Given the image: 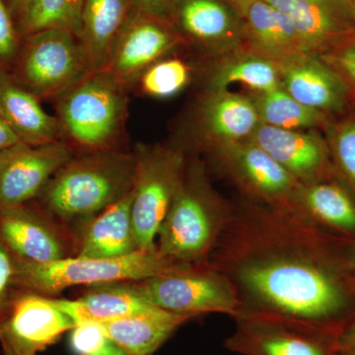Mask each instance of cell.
<instances>
[{
    "mask_svg": "<svg viewBox=\"0 0 355 355\" xmlns=\"http://www.w3.org/2000/svg\"><path fill=\"white\" fill-rule=\"evenodd\" d=\"M331 245L295 210L241 198L209 263L234 287L239 315L330 331L352 309L355 291V277Z\"/></svg>",
    "mask_w": 355,
    "mask_h": 355,
    "instance_id": "cell-1",
    "label": "cell"
},
{
    "mask_svg": "<svg viewBox=\"0 0 355 355\" xmlns=\"http://www.w3.org/2000/svg\"><path fill=\"white\" fill-rule=\"evenodd\" d=\"M135 168V154L128 149L76 153L34 202L69 233L76 248L88 224L132 191Z\"/></svg>",
    "mask_w": 355,
    "mask_h": 355,
    "instance_id": "cell-2",
    "label": "cell"
},
{
    "mask_svg": "<svg viewBox=\"0 0 355 355\" xmlns=\"http://www.w3.org/2000/svg\"><path fill=\"white\" fill-rule=\"evenodd\" d=\"M233 203L212 186L205 162L190 153L181 184L156 238V251L179 263L209 261L230 221Z\"/></svg>",
    "mask_w": 355,
    "mask_h": 355,
    "instance_id": "cell-3",
    "label": "cell"
},
{
    "mask_svg": "<svg viewBox=\"0 0 355 355\" xmlns=\"http://www.w3.org/2000/svg\"><path fill=\"white\" fill-rule=\"evenodd\" d=\"M128 94L108 72H89L53 102L60 141L74 154L128 149Z\"/></svg>",
    "mask_w": 355,
    "mask_h": 355,
    "instance_id": "cell-4",
    "label": "cell"
},
{
    "mask_svg": "<svg viewBox=\"0 0 355 355\" xmlns=\"http://www.w3.org/2000/svg\"><path fill=\"white\" fill-rule=\"evenodd\" d=\"M184 265L188 263L168 260L156 250L139 251L130 256L114 259L71 256L46 263L16 261L15 282L20 291L55 297L69 287L137 282Z\"/></svg>",
    "mask_w": 355,
    "mask_h": 355,
    "instance_id": "cell-5",
    "label": "cell"
},
{
    "mask_svg": "<svg viewBox=\"0 0 355 355\" xmlns=\"http://www.w3.org/2000/svg\"><path fill=\"white\" fill-rule=\"evenodd\" d=\"M135 168L132 219L141 251L156 250L159 228L177 193L190 153L178 142L139 144L133 147Z\"/></svg>",
    "mask_w": 355,
    "mask_h": 355,
    "instance_id": "cell-6",
    "label": "cell"
},
{
    "mask_svg": "<svg viewBox=\"0 0 355 355\" xmlns=\"http://www.w3.org/2000/svg\"><path fill=\"white\" fill-rule=\"evenodd\" d=\"M121 284L159 309L191 319L207 314L235 318L240 313L234 287L209 261Z\"/></svg>",
    "mask_w": 355,
    "mask_h": 355,
    "instance_id": "cell-7",
    "label": "cell"
},
{
    "mask_svg": "<svg viewBox=\"0 0 355 355\" xmlns=\"http://www.w3.org/2000/svg\"><path fill=\"white\" fill-rule=\"evenodd\" d=\"M91 71L78 37L50 29L22 37L8 72L40 101L53 103Z\"/></svg>",
    "mask_w": 355,
    "mask_h": 355,
    "instance_id": "cell-8",
    "label": "cell"
},
{
    "mask_svg": "<svg viewBox=\"0 0 355 355\" xmlns=\"http://www.w3.org/2000/svg\"><path fill=\"white\" fill-rule=\"evenodd\" d=\"M212 162L242 198L272 207L292 209L300 183L254 142H236L209 153Z\"/></svg>",
    "mask_w": 355,
    "mask_h": 355,
    "instance_id": "cell-9",
    "label": "cell"
},
{
    "mask_svg": "<svg viewBox=\"0 0 355 355\" xmlns=\"http://www.w3.org/2000/svg\"><path fill=\"white\" fill-rule=\"evenodd\" d=\"M184 48L186 44L171 21L133 8L102 70L130 91L151 64Z\"/></svg>",
    "mask_w": 355,
    "mask_h": 355,
    "instance_id": "cell-10",
    "label": "cell"
},
{
    "mask_svg": "<svg viewBox=\"0 0 355 355\" xmlns=\"http://www.w3.org/2000/svg\"><path fill=\"white\" fill-rule=\"evenodd\" d=\"M261 125L251 96L227 90H205L191 107L187 120V139L193 153L246 141ZM181 146V144H180Z\"/></svg>",
    "mask_w": 355,
    "mask_h": 355,
    "instance_id": "cell-11",
    "label": "cell"
},
{
    "mask_svg": "<svg viewBox=\"0 0 355 355\" xmlns=\"http://www.w3.org/2000/svg\"><path fill=\"white\" fill-rule=\"evenodd\" d=\"M235 329L224 340L229 352L240 355H335L338 340L329 331L286 320L240 314Z\"/></svg>",
    "mask_w": 355,
    "mask_h": 355,
    "instance_id": "cell-12",
    "label": "cell"
},
{
    "mask_svg": "<svg viewBox=\"0 0 355 355\" xmlns=\"http://www.w3.org/2000/svg\"><path fill=\"white\" fill-rule=\"evenodd\" d=\"M0 243L23 263H51L76 251L69 233L35 202L0 207Z\"/></svg>",
    "mask_w": 355,
    "mask_h": 355,
    "instance_id": "cell-13",
    "label": "cell"
},
{
    "mask_svg": "<svg viewBox=\"0 0 355 355\" xmlns=\"http://www.w3.org/2000/svg\"><path fill=\"white\" fill-rule=\"evenodd\" d=\"M170 21L187 48L214 60L246 46L244 18L225 0H180Z\"/></svg>",
    "mask_w": 355,
    "mask_h": 355,
    "instance_id": "cell-14",
    "label": "cell"
},
{
    "mask_svg": "<svg viewBox=\"0 0 355 355\" xmlns=\"http://www.w3.org/2000/svg\"><path fill=\"white\" fill-rule=\"evenodd\" d=\"M74 324L53 298L19 289L0 327V345L18 354L37 355L57 343Z\"/></svg>",
    "mask_w": 355,
    "mask_h": 355,
    "instance_id": "cell-15",
    "label": "cell"
},
{
    "mask_svg": "<svg viewBox=\"0 0 355 355\" xmlns=\"http://www.w3.org/2000/svg\"><path fill=\"white\" fill-rule=\"evenodd\" d=\"M73 155L60 140L40 146L20 144L0 169V207L34 202Z\"/></svg>",
    "mask_w": 355,
    "mask_h": 355,
    "instance_id": "cell-16",
    "label": "cell"
},
{
    "mask_svg": "<svg viewBox=\"0 0 355 355\" xmlns=\"http://www.w3.org/2000/svg\"><path fill=\"white\" fill-rule=\"evenodd\" d=\"M295 26L304 53L321 57L349 41L354 20L349 0H268Z\"/></svg>",
    "mask_w": 355,
    "mask_h": 355,
    "instance_id": "cell-17",
    "label": "cell"
},
{
    "mask_svg": "<svg viewBox=\"0 0 355 355\" xmlns=\"http://www.w3.org/2000/svg\"><path fill=\"white\" fill-rule=\"evenodd\" d=\"M249 140L272 156L298 183L327 180L328 154L318 135L261 123Z\"/></svg>",
    "mask_w": 355,
    "mask_h": 355,
    "instance_id": "cell-18",
    "label": "cell"
},
{
    "mask_svg": "<svg viewBox=\"0 0 355 355\" xmlns=\"http://www.w3.org/2000/svg\"><path fill=\"white\" fill-rule=\"evenodd\" d=\"M279 65L282 88L301 104L323 113L343 108L347 85L321 58L302 53Z\"/></svg>",
    "mask_w": 355,
    "mask_h": 355,
    "instance_id": "cell-19",
    "label": "cell"
},
{
    "mask_svg": "<svg viewBox=\"0 0 355 355\" xmlns=\"http://www.w3.org/2000/svg\"><path fill=\"white\" fill-rule=\"evenodd\" d=\"M0 118L26 146H40L60 140L57 119L44 111L36 96L0 72Z\"/></svg>",
    "mask_w": 355,
    "mask_h": 355,
    "instance_id": "cell-20",
    "label": "cell"
},
{
    "mask_svg": "<svg viewBox=\"0 0 355 355\" xmlns=\"http://www.w3.org/2000/svg\"><path fill=\"white\" fill-rule=\"evenodd\" d=\"M130 207L132 191L98 214L83 231L74 256L114 259L141 251L133 229Z\"/></svg>",
    "mask_w": 355,
    "mask_h": 355,
    "instance_id": "cell-21",
    "label": "cell"
},
{
    "mask_svg": "<svg viewBox=\"0 0 355 355\" xmlns=\"http://www.w3.org/2000/svg\"><path fill=\"white\" fill-rule=\"evenodd\" d=\"M244 20L246 46L254 53L277 64L306 53L289 16L268 0L250 7Z\"/></svg>",
    "mask_w": 355,
    "mask_h": 355,
    "instance_id": "cell-22",
    "label": "cell"
},
{
    "mask_svg": "<svg viewBox=\"0 0 355 355\" xmlns=\"http://www.w3.org/2000/svg\"><path fill=\"white\" fill-rule=\"evenodd\" d=\"M191 318L155 307L104 323L110 340L128 355H153Z\"/></svg>",
    "mask_w": 355,
    "mask_h": 355,
    "instance_id": "cell-23",
    "label": "cell"
},
{
    "mask_svg": "<svg viewBox=\"0 0 355 355\" xmlns=\"http://www.w3.org/2000/svg\"><path fill=\"white\" fill-rule=\"evenodd\" d=\"M205 78V90H227L235 83L246 86L253 93L282 87L279 64L247 46L216 58Z\"/></svg>",
    "mask_w": 355,
    "mask_h": 355,
    "instance_id": "cell-24",
    "label": "cell"
},
{
    "mask_svg": "<svg viewBox=\"0 0 355 355\" xmlns=\"http://www.w3.org/2000/svg\"><path fill=\"white\" fill-rule=\"evenodd\" d=\"M292 209L318 226L355 236V202L345 189L328 180L299 184Z\"/></svg>",
    "mask_w": 355,
    "mask_h": 355,
    "instance_id": "cell-25",
    "label": "cell"
},
{
    "mask_svg": "<svg viewBox=\"0 0 355 355\" xmlns=\"http://www.w3.org/2000/svg\"><path fill=\"white\" fill-rule=\"evenodd\" d=\"M132 0H85L79 37L92 70H102L114 40L132 12Z\"/></svg>",
    "mask_w": 355,
    "mask_h": 355,
    "instance_id": "cell-26",
    "label": "cell"
},
{
    "mask_svg": "<svg viewBox=\"0 0 355 355\" xmlns=\"http://www.w3.org/2000/svg\"><path fill=\"white\" fill-rule=\"evenodd\" d=\"M51 298L74 324L84 321L104 324L155 308L125 288L121 282L91 287L87 293L74 300Z\"/></svg>",
    "mask_w": 355,
    "mask_h": 355,
    "instance_id": "cell-27",
    "label": "cell"
},
{
    "mask_svg": "<svg viewBox=\"0 0 355 355\" xmlns=\"http://www.w3.org/2000/svg\"><path fill=\"white\" fill-rule=\"evenodd\" d=\"M261 123L282 130H304L324 123V113L309 108L292 98L282 87L251 96Z\"/></svg>",
    "mask_w": 355,
    "mask_h": 355,
    "instance_id": "cell-28",
    "label": "cell"
},
{
    "mask_svg": "<svg viewBox=\"0 0 355 355\" xmlns=\"http://www.w3.org/2000/svg\"><path fill=\"white\" fill-rule=\"evenodd\" d=\"M177 53L160 58L144 70L132 84L130 93L153 99H169L183 92L193 81L196 69L186 58L176 55Z\"/></svg>",
    "mask_w": 355,
    "mask_h": 355,
    "instance_id": "cell-29",
    "label": "cell"
},
{
    "mask_svg": "<svg viewBox=\"0 0 355 355\" xmlns=\"http://www.w3.org/2000/svg\"><path fill=\"white\" fill-rule=\"evenodd\" d=\"M85 0H33L17 24L21 36L57 29L80 37Z\"/></svg>",
    "mask_w": 355,
    "mask_h": 355,
    "instance_id": "cell-30",
    "label": "cell"
},
{
    "mask_svg": "<svg viewBox=\"0 0 355 355\" xmlns=\"http://www.w3.org/2000/svg\"><path fill=\"white\" fill-rule=\"evenodd\" d=\"M331 150L338 170L355 188V120L343 121L336 128Z\"/></svg>",
    "mask_w": 355,
    "mask_h": 355,
    "instance_id": "cell-31",
    "label": "cell"
},
{
    "mask_svg": "<svg viewBox=\"0 0 355 355\" xmlns=\"http://www.w3.org/2000/svg\"><path fill=\"white\" fill-rule=\"evenodd\" d=\"M69 333V347L76 355L98 354L110 343L104 324L99 322H79Z\"/></svg>",
    "mask_w": 355,
    "mask_h": 355,
    "instance_id": "cell-32",
    "label": "cell"
},
{
    "mask_svg": "<svg viewBox=\"0 0 355 355\" xmlns=\"http://www.w3.org/2000/svg\"><path fill=\"white\" fill-rule=\"evenodd\" d=\"M21 40L22 36L6 0H0V72L10 70Z\"/></svg>",
    "mask_w": 355,
    "mask_h": 355,
    "instance_id": "cell-33",
    "label": "cell"
},
{
    "mask_svg": "<svg viewBox=\"0 0 355 355\" xmlns=\"http://www.w3.org/2000/svg\"><path fill=\"white\" fill-rule=\"evenodd\" d=\"M16 261L0 243V327L8 316L19 289L15 282Z\"/></svg>",
    "mask_w": 355,
    "mask_h": 355,
    "instance_id": "cell-34",
    "label": "cell"
},
{
    "mask_svg": "<svg viewBox=\"0 0 355 355\" xmlns=\"http://www.w3.org/2000/svg\"><path fill=\"white\" fill-rule=\"evenodd\" d=\"M319 58L343 81L347 80L355 86V40H349Z\"/></svg>",
    "mask_w": 355,
    "mask_h": 355,
    "instance_id": "cell-35",
    "label": "cell"
},
{
    "mask_svg": "<svg viewBox=\"0 0 355 355\" xmlns=\"http://www.w3.org/2000/svg\"><path fill=\"white\" fill-rule=\"evenodd\" d=\"M179 1L180 0H132L135 8L168 20L171 18L173 11Z\"/></svg>",
    "mask_w": 355,
    "mask_h": 355,
    "instance_id": "cell-36",
    "label": "cell"
},
{
    "mask_svg": "<svg viewBox=\"0 0 355 355\" xmlns=\"http://www.w3.org/2000/svg\"><path fill=\"white\" fill-rule=\"evenodd\" d=\"M23 144L19 137L0 118V153Z\"/></svg>",
    "mask_w": 355,
    "mask_h": 355,
    "instance_id": "cell-37",
    "label": "cell"
},
{
    "mask_svg": "<svg viewBox=\"0 0 355 355\" xmlns=\"http://www.w3.org/2000/svg\"><path fill=\"white\" fill-rule=\"evenodd\" d=\"M338 350L343 355H355V323L338 338Z\"/></svg>",
    "mask_w": 355,
    "mask_h": 355,
    "instance_id": "cell-38",
    "label": "cell"
},
{
    "mask_svg": "<svg viewBox=\"0 0 355 355\" xmlns=\"http://www.w3.org/2000/svg\"><path fill=\"white\" fill-rule=\"evenodd\" d=\"M33 0H6L9 10L12 14L16 25L22 19Z\"/></svg>",
    "mask_w": 355,
    "mask_h": 355,
    "instance_id": "cell-39",
    "label": "cell"
},
{
    "mask_svg": "<svg viewBox=\"0 0 355 355\" xmlns=\"http://www.w3.org/2000/svg\"><path fill=\"white\" fill-rule=\"evenodd\" d=\"M225 1L244 18L250 7L258 2L266 1V0H225Z\"/></svg>",
    "mask_w": 355,
    "mask_h": 355,
    "instance_id": "cell-40",
    "label": "cell"
},
{
    "mask_svg": "<svg viewBox=\"0 0 355 355\" xmlns=\"http://www.w3.org/2000/svg\"><path fill=\"white\" fill-rule=\"evenodd\" d=\"M93 355H128V354H125V352H123V349H121V347H119L118 345H114L113 342H111L110 340V343L108 345H106V347H104L101 350V352H98V354H93Z\"/></svg>",
    "mask_w": 355,
    "mask_h": 355,
    "instance_id": "cell-41",
    "label": "cell"
},
{
    "mask_svg": "<svg viewBox=\"0 0 355 355\" xmlns=\"http://www.w3.org/2000/svg\"><path fill=\"white\" fill-rule=\"evenodd\" d=\"M20 146V144H19ZM13 147V148L8 149V150L4 151V153H0V169H1L2 166L4 165V163L10 158V156L12 155L15 149L17 148L18 146Z\"/></svg>",
    "mask_w": 355,
    "mask_h": 355,
    "instance_id": "cell-42",
    "label": "cell"
},
{
    "mask_svg": "<svg viewBox=\"0 0 355 355\" xmlns=\"http://www.w3.org/2000/svg\"><path fill=\"white\" fill-rule=\"evenodd\" d=\"M2 354L3 355H32V354H18V352H13V350L6 349V347H1Z\"/></svg>",
    "mask_w": 355,
    "mask_h": 355,
    "instance_id": "cell-43",
    "label": "cell"
},
{
    "mask_svg": "<svg viewBox=\"0 0 355 355\" xmlns=\"http://www.w3.org/2000/svg\"><path fill=\"white\" fill-rule=\"evenodd\" d=\"M350 9H352V15L355 20V0H349Z\"/></svg>",
    "mask_w": 355,
    "mask_h": 355,
    "instance_id": "cell-44",
    "label": "cell"
}]
</instances>
